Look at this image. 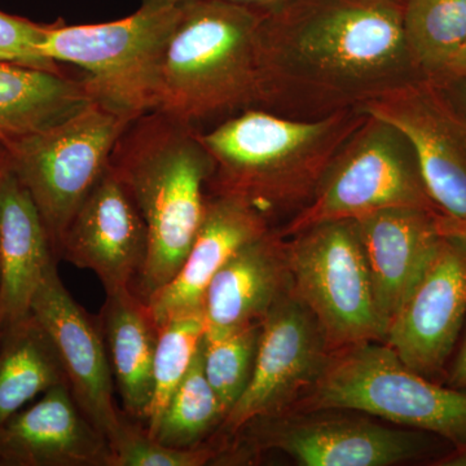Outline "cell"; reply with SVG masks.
I'll use <instances>...</instances> for the list:
<instances>
[{
    "label": "cell",
    "instance_id": "8992f818",
    "mask_svg": "<svg viewBox=\"0 0 466 466\" xmlns=\"http://www.w3.org/2000/svg\"><path fill=\"white\" fill-rule=\"evenodd\" d=\"M180 5H143L122 20L47 25L42 51L56 64L85 70L94 101L135 119L157 110L162 64Z\"/></svg>",
    "mask_w": 466,
    "mask_h": 466
},
{
    "label": "cell",
    "instance_id": "277c9868",
    "mask_svg": "<svg viewBox=\"0 0 466 466\" xmlns=\"http://www.w3.org/2000/svg\"><path fill=\"white\" fill-rule=\"evenodd\" d=\"M262 17L225 0L180 5L162 64L158 112L195 127L258 108Z\"/></svg>",
    "mask_w": 466,
    "mask_h": 466
},
{
    "label": "cell",
    "instance_id": "e0dca14e",
    "mask_svg": "<svg viewBox=\"0 0 466 466\" xmlns=\"http://www.w3.org/2000/svg\"><path fill=\"white\" fill-rule=\"evenodd\" d=\"M269 229V218L244 198L208 195L201 225L182 267L147 303L156 323L202 311L204 296L214 276L236 251Z\"/></svg>",
    "mask_w": 466,
    "mask_h": 466
},
{
    "label": "cell",
    "instance_id": "52a82bcc",
    "mask_svg": "<svg viewBox=\"0 0 466 466\" xmlns=\"http://www.w3.org/2000/svg\"><path fill=\"white\" fill-rule=\"evenodd\" d=\"M131 121L90 101L45 130L0 144L9 168L45 220L55 256L70 220L106 173Z\"/></svg>",
    "mask_w": 466,
    "mask_h": 466
},
{
    "label": "cell",
    "instance_id": "ffe728a7",
    "mask_svg": "<svg viewBox=\"0 0 466 466\" xmlns=\"http://www.w3.org/2000/svg\"><path fill=\"white\" fill-rule=\"evenodd\" d=\"M50 235L29 191L9 168L0 177V327L32 314V302L55 260Z\"/></svg>",
    "mask_w": 466,
    "mask_h": 466
},
{
    "label": "cell",
    "instance_id": "d590c367",
    "mask_svg": "<svg viewBox=\"0 0 466 466\" xmlns=\"http://www.w3.org/2000/svg\"><path fill=\"white\" fill-rule=\"evenodd\" d=\"M143 5H182L186 3L192 2V0H142Z\"/></svg>",
    "mask_w": 466,
    "mask_h": 466
},
{
    "label": "cell",
    "instance_id": "e575fe53",
    "mask_svg": "<svg viewBox=\"0 0 466 466\" xmlns=\"http://www.w3.org/2000/svg\"><path fill=\"white\" fill-rule=\"evenodd\" d=\"M434 466H466V449L452 450L447 455L435 460Z\"/></svg>",
    "mask_w": 466,
    "mask_h": 466
},
{
    "label": "cell",
    "instance_id": "5b68a950",
    "mask_svg": "<svg viewBox=\"0 0 466 466\" xmlns=\"http://www.w3.org/2000/svg\"><path fill=\"white\" fill-rule=\"evenodd\" d=\"M325 410L377 417L438 435L453 450L466 449V392L410 370L383 342L334 350L317 383L290 412Z\"/></svg>",
    "mask_w": 466,
    "mask_h": 466
},
{
    "label": "cell",
    "instance_id": "4dcf8cb0",
    "mask_svg": "<svg viewBox=\"0 0 466 466\" xmlns=\"http://www.w3.org/2000/svg\"><path fill=\"white\" fill-rule=\"evenodd\" d=\"M438 232L441 236L456 238V240L464 242L466 245V219L449 216V214L438 213L435 217Z\"/></svg>",
    "mask_w": 466,
    "mask_h": 466
},
{
    "label": "cell",
    "instance_id": "1f68e13d",
    "mask_svg": "<svg viewBox=\"0 0 466 466\" xmlns=\"http://www.w3.org/2000/svg\"><path fill=\"white\" fill-rule=\"evenodd\" d=\"M438 85L446 92L453 106L466 116V78L452 79Z\"/></svg>",
    "mask_w": 466,
    "mask_h": 466
},
{
    "label": "cell",
    "instance_id": "f35d334b",
    "mask_svg": "<svg viewBox=\"0 0 466 466\" xmlns=\"http://www.w3.org/2000/svg\"><path fill=\"white\" fill-rule=\"evenodd\" d=\"M0 465H5L3 464L2 459H0Z\"/></svg>",
    "mask_w": 466,
    "mask_h": 466
},
{
    "label": "cell",
    "instance_id": "d4e9b609",
    "mask_svg": "<svg viewBox=\"0 0 466 466\" xmlns=\"http://www.w3.org/2000/svg\"><path fill=\"white\" fill-rule=\"evenodd\" d=\"M225 419V410L205 376L200 345L188 373L148 434L167 446L193 449L219 431Z\"/></svg>",
    "mask_w": 466,
    "mask_h": 466
},
{
    "label": "cell",
    "instance_id": "3957f363",
    "mask_svg": "<svg viewBox=\"0 0 466 466\" xmlns=\"http://www.w3.org/2000/svg\"><path fill=\"white\" fill-rule=\"evenodd\" d=\"M364 118L359 108L314 119H293L263 108L241 110L211 130L198 131L213 161L208 187L214 195L244 198L268 218L299 211Z\"/></svg>",
    "mask_w": 466,
    "mask_h": 466
},
{
    "label": "cell",
    "instance_id": "9a60e30c",
    "mask_svg": "<svg viewBox=\"0 0 466 466\" xmlns=\"http://www.w3.org/2000/svg\"><path fill=\"white\" fill-rule=\"evenodd\" d=\"M147 254L142 214L109 164L70 220L57 257L90 269L108 293L134 289Z\"/></svg>",
    "mask_w": 466,
    "mask_h": 466
},
{
    "label": "cell",
    "instance_id": "60d3db41",
    "mask_svg": "<svg viewBox=\"0 0 466 466\" xmlns=\"http://www.w3.org/2000/svg\"><path fill=\"white\" fill-rule=\"evenodd\" d=\"M0 152H2V146H0Z\"/></svg>",
    "mask_w": 466,
    "mask_h": 466
},
{
    "label": "cell",
    "instance_id": "7c38bea8",
    "mask_svg": "<svg viewBox=\"0 0 466 466\" xmlns=\"http://www.w3.org/2000/svg\"><path fill=\"white\" fill-rule=\"evenodd\" d=\"M466 321V245L441 236L392 317L383 343L406 366L434 380L446 373Z\"/></svg>",
    "mask_w": 466,
    "mask_h": 466
},
{
    "label": "cell",
    "instance_id": "f1b7e54d",
    "mask_svg": "<svg viewBox=\"0 0 466 466\" xmlns=\"http://www.w3.org/2000/svg\"><path fill=\"white\" fill-rule=\"evenodd\" d=\"M46 30L47 25L0 11V63L61 73L58 64L43 54Z\"/></svg>",
    "mask_w": 466,
    "mask_h": 466
},
{
    "label": "cell",
    "instance_id": "d6a6232c",
    "mask_svg": "<svg viewBox=\"0 0 466 466\" xmlns=\"http://www.w3.org/2000/svg\"><path fill=\"white\" fill-rule=\"evenodd\" d=\"M459 78H466V41L461 50L456 54V56L451 61L450 66H447L446 72L441 76L440 81L435 82V84H444V82Z\"/></svg>",
    "mask_w": 466,
    "mask_h": 466
},
{
    "label": "cell",
    "instance_id": "30bf717a",
    "mask_svg": "<svg viewBox=\"0 0 466 466\" xmlns=\"http://www.w3.org/2000/svg\"><path fill=\"white\" fill-rule=\"evenodd\" d=\"M235 437L242 441H235L219 455L229 451L235 458L238 453L278 450L302 466H390L420 460L431 465L447 455L440 450L441 443H449L428 431L383 425L330 410L254 420Z\"/></svg>",
    "mask_w": 466,
    "mask_h": 466
},
{
    "label": "cell",
    "instance_id": "ab89813d",
    "mask_svg": "<svg viewBox=\"0 0 466 466\" xmlns=\"http://www.w3.org/2000/svg\"><path fill=\"white\" fill-rule=\"evenodd\" d=\"M398 2H401V3H403V0H398Z\"/></svg>",
    "mask_w": 466,
    "mask_h": 466
},
{
    "label": "cell",
    "instance_id": "603a6c76",
    "mask_svg": "<svg viewBox=\"0 0 466 466\" xmlns=\"http://www.w3.org/2000/svg\"><path fill=\"white\" fill-rule=\"evenodd\" d=\"M67 383L56 349L32 314L0 337V426L43 392Z\"/></svg>",
    "mask_w": 466,
    "mask_h": 466
},
{
    "label": "cell",
    "instance_id": "ac0fdd59",
    "mask_svg": "<svg viewBox=\"0 0 466 466\" xmlns=\"http://www.w3.org/2000/svg\"><path fill=\"white\" fill-rule=\"evenodd\" d=\"M438 213L419 208H389L355 219L385 334L440 241L435 223Z\"/></svg>",
    "mask_w": 466,
    "mask_h": 466
},
{
    "label": "cell",
    "instance_id": "83f0119b",
    "mask_svg": "<svg viewBox=\"0 0 466 466\" xmlns=\"http://www.w3.org/2000/svg\"><path fill=\"white\" fill-rule=\"evenodd\" d=\"M109 446L110 466H204L217 461L219 455L218 447L205 444L193 449L167 446L125 415Z\"/></svg>",
    "mask_w": 466,
    "mask_h": 466
},
{
    "label": "cell",
    "instance_id": "5bb4252c",
    "mask_svg": "<svg viewBox=\"0 0 466 466\" xmlns=\"http://www.w3.org/2000/svg\"><path fill=\"white\" fill-rule=\"evenodd\" d=\"M32 315L56 349L67 385L88 420L112 441L124 413L116 407L115 379L99 323L87 314L58 276L46 272L32 302Z\"/></svg>",
    "mask_w": 466,
    "mask_h": 466
},
{
    "label": "cell",
    "instance_id": "74e56055",
    "mask_svg": "<svg viewBox=\"0 0 466 466\" xmlns=\"http://www.w3.org/2000/svg\"><path fill=\"white\" fill-rule=\"evenodd\" d=\"M2 327H0V337H2Z\"/></svg>",
    "mask_w": 466,
    "mask_h": 466
},
{
    "label": "cell",
    "instance_id": "f546056e",
    "mask_svg": "<svg viewBox=\"0 0 466 466\" xmlns=\"http://www.w3.org/2000/svg\"><path fill=\"white\" fill-rule=\"evenodd\" d=\"M450 361V367L446 368V385L466 392V321Z\"/></svg>",
    "mask_w": 466,
    "mask_h": 466
},
{
    "label": "cell",
    "instance_id": "8fae6325",
    "mask_svg": "<svg viewBox=\"0 0 466 466\" xmlns=\"http://www.w3.org/2000/svg\"><path fill=\"white\" fill-rule=\"evenodd\" d=\"M330 354L323 328L290 284L262 320L249 385L219 431L228 440L254 420L289 413L317 383Z\"/></svg>",
    "mask_w": 466,
    "mask_h": 466
},
{
    "label": "cell",
    "instance_id": "cb8c5ba5",
    "mask_svg": "<svg viewBox=\"0 0 466 466\" xmlns=\"http://www.w3.org/2000/svg\"><path fill=\"white\" fill-rule=\"evenodd\" d=\"M401 17L420 76L440 81L466 41V0H403Z\"/></svg>",
    "mask_w": 466,
    "mask_h": 466
},
{
    "label": "cell",
    "instance_id": "4fadbf2b",
    "mask_svg": "<svg viewBox=\"0 0 466 466\" xmlns=\"http://www.w3.org/2000/svg\"><path fill=\"white\" fill-rule=\"evenodd\" d=\"M359 110L390 122L407 135L435 205L441 213L466 219V116L443 88L417 79Z\"/></svg>",
    "mask_w": 466,
    "mask_h": 466
},
{
    "label": "cell",
    "instance_id": "484cf974",
    "mask_svg": "<svg viewBox=\"0 0 466 466\" xmlns=\"http://www.w3.org/2000/svg\"><path fill=\"white\" fill-rule=\"evenodd\" d=\"M207 330L202 311L167 319L158 325L157 348L153 363V398L147 433L155 429L177 386L188 373Z\"/></svg>",
    "mask_w": 466,
    "mask_h": 466
},
{
    "label": "cell",
    "instance_id": "4316f807",
    "mask_svg": "<svg viewBox=\"0 0 466 466\" xmlns=\"http://www.w3.org/2000/svg\"><path fill=\"white\" fill-rule=\"evenodd\" d=\"M262 323L247 325L225 336L201 343L202 364L226 416L242 397L256 364Z\"/></svg>",
    "mask_w": 466,
    "mask_h": 466
},
{
    "label": "cell",
    "instance_id": "7a4b0ae2",
    "mask_svg": "<svg viewBox=\"0 0 466 466\" xmlns=\"http://www.w3.org/2000/svg\"><path fill=\"white\" fill-rule=\"evenodd\" d=\"M110 167L139 208L148 254L134 291L148 303L182 267L204 217L213 161L196 127L153 110L119 137Z\"/></svg>",
    "mask_w": 466,
    "mask_h": 466
},
{
    "label": "cell",
    "instance_id": "9c48e42d",
    "mask_svg": "<svg viewBox=\"0 0 466 466\" xmlns=\"http://www.w3.org/2000/svg\"><path fill=\"white\" fill-rule=\"evenodd\" d=\"M285 238L291 289L318 319L332 351L383 342L357 220L319 223Z\"/></svg>",
    "mask_w": 466,
    "mask_h": 466
},
{
    "label": "cell",
    "instance_id": "2e32d148",
    "mask_svg": "<svg viewBox=\"0 0 466 466\" xmlns=\"http://www.w3.org/2000/svg\"><path fill=\"white\" fill-rule=\"evenodd\" d=\"M0 459L17 466H110V446L60 383L0 426Z\"/></svg>",
    "mask_w": 466,
    "mask_h": 466
},
{
    "label": "cell",
    "instance_id": "6da1fadb",
    "mask_svg": "<svg viewBox=\"0 0 466 466\" xmlns=\"http://www.w3.org/2000/svg\"><path fill=\"white\" fill-rule=\"evenodd\" d=\"M398 0H290L263 14L258 108L329 115L424 79Z\"/></svg>",
    "mask_w": 466,
    "mask_h": 466
},
{
    "label": "cell",
    "instance_id": "ba28073f",
    "mask_svg": "<svg viewBox=\"0 0 466 466\" xmlns=\"http://www.w3.org/2000/svg\"><path fill=\"white\" fill-rule=\"evenodd\" d=\"M389 208L441 211L429 195L407 135L385 119L366 115L330 159L311 200L280 233L290 238L319 223L358 219Z\"/></svg>",
    "mask_w": 466,
    "mask_h": 466
},
{
    "label": "cell",
    "instance_id": "d6986e66",
    "mask_svg": "<svg viewBox=\"0 0 466 466\" xmlns=\"http://www.w3.org/2000/svg\"><path fill=\"white\" fill-rule=\"evenodd\" d=\"M290 284L287 238L271 228L236 251L208 284L202 302L205 337L262 323Z\"/></svg>",
    "mask_w": 466,
    "mask_h": 466
},
{
    "label": "cell",
    "instance_id": "44dd1931",
    "mask_svg": "<svg viewBox=\"0 0 466 466\" xmlns=\"http://www.w3.org/2000/svg\"><path fill=\"white\" fill-rule=\"evenodd\" d=\"M97 323L125 415L146 426L153 398L158 325L134 289L108 291Z\"/></svg>",
    "mask_w": 466,
    "mask_h": 466
},
{
    "label": "cell",
    "instance_id": "7402d4cb",
    "mask_svg": "<svg viewBox=\"0 0 466 466\" xmlns=\"http://www.w3.org/2000/svg\"><path fill=\"white\" fill-rule=\"evenodd\" d=\"M90 101L81 79L0 63V144L45 130Z\"/></svg>",
    "mask_w": 466,
    "mask_h": 466
},
{
    "label": "cell",
    "instance_id": "8d00e7d4",
    "mask_svg": "<svg viewBox=\"0 0 466 466\" xmlns=\"http://www.w3.org/2000/svg\"><path fill=\"white\" fill-rule=\"evenodd\" d=\"M5 167V150L2 148V152H0V177H2L3 168Z\"/></svg>",
    "mask_w": 466,
    "mask_h": 466
},
{
    "label": "cell",
    "instance_id": "836d02e7",
    "mask_svg": "<svg viewBox=\"0 0 466 466\" xmlns=\"http://www.w3.org/2000/svg\"><path fill=\"white\" fill-rule=\"evenodd\" d=\"M225 2L253 9V11L259 12V14H267V12L283 7L290 0H225Z\"/></svg>",
    "mask_w": 466,
    "mask_h": 466
}]
</instances>
